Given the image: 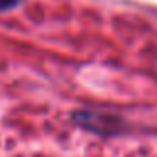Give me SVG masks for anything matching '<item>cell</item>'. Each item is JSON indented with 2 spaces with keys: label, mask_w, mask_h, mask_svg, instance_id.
Wrapping results in <instances>:
<instances>
[{
  "label": "cell",
  "mask_w": 157,
  "mask_h": 157,
  "mask_svg": "<svg viewBox=\"0 0 157 157\" xmlns=\"http://www.w3.org/2000/svg\"><path fill=\"white\" fill-rule=\"evenodd\" d=\"M22 0H0V12L2 10H10V8H14L16 4H20Z\"/></svg>",
  "instance_id": "obj_2"
},
{
  "label": "cell",
  "mask_w": 157,
  "mask_h": 157,
  "mask_svg": "<svg viewBox=\"0 0 157 157\" xmlns=\"http://www.w3.org/2000/svg\"><path fill=\"white\" fill-rule=\"evenodd\" d=\"M72 117L80 127H84L88 131H94V133H101V135L115 133L121 127V119H117L111 113H104V111L84 109V111H76Z\"/></svg>",
  "instance_id": "obj_1"
}]
</instances>
